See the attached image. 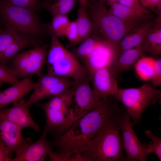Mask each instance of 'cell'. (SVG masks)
Here are the masks:
<instances>
[{"instance_id":"6da1fadb","label":"cell","mask_w":161,"mask_h":161,"mask_svg":"<svg viewBox=\"0 0 161 161\" xmlns=\"http://www.w3.org/2000/svg\"><path fill=\"white\" fill-rule=\"evenodd\" d=\"M114 96L100 99L95 106L75 122L65 131L51 142L57 154L55 161H71V157L81 153L119 107Z\"/></svg>"},{"instance_id":"7a4b0ae2","label":"cell","mask_w":161,"mask_h":161,"mask_svg":"<svg viewBox=\"0 0 161 161\" xmlns=\"http://www.w3.org/2000/svg\"><path fill=\"white\" fill-rule=\"evenodd\" d=\"M119 108L80 153L88 161H126L120 126Z\"/></svg>"},{"instance_id":"3957f363","label":"cell","mask_w":161,"mask_h":161,"mask_svg":"<svg viewBox=\"0 0 161 161\" xmlns=\"http://www.w3.org/2000/svg\"><path fill=\"white\" fill-rule=\"evenodd\" d=\"M72 87L63 92L49 98L47 102L36 105L44 111L46 118L45 129L57 138L65 131L78 119L72 108Z\"/></svg>"},{"instance_id":"277c9868","label":"cell","mask_w":161,"mask_h":161,"mask_svg":"<svg viewBox=\"0 0 161 161\" xmlns=\"http://www.w3.org/2000/svg\"><path fill=\"white\" fill-rule=\"evenodd\" d=\"M114 97L123 104L132 119L133 126L140 123L147 108L160 102L161 92L153 85L146 83L138 88H119Z\"/></svg>"},{"instance_id":"5b68a950","label":"cell","mask_w":161,"mask_h":161,"mask_svg":"<svg viewBox=\"0 0 161 161\" xmlns=\"http://www.w3.org/2000/svg\"><path fill=\"white\" fill-rule=\"evenodd\" d=\"M89 13L93 24L99 28L105 39L116 47L125 35L142 23L120 19L111 13L104 2L101 1L92 6Z\"/></svg>"},{"instance_id":"8992f818","label":"cell","mask_w":161,"mask_h":161,"mask_svg":"<svg viewBox=\"0 0 161 161\" xmlns=\"http://www.w3.org/2000/svg\"><path fill=\"white\" fill-rule=\"evenodd\" d=\"M0 17L5 24L13 25L20 33L37 37L41 35L44 27L35 11L0 0Z\"/></svg>"},{"instance_id":"52a82bcc","label":"cell","mask_w":161,"mask_h":161,"mask_svg":"<svg viewBox=\"0 0 161 161\" xmlns=\"http://www.w3.org/2000/svg\"><path fill=\"white\" fill-rule=\"evenodd\" d=\"M48 50L47 45H41L16 55L12 58V68L18 78L41 75L47 62Z\"/></svg>"},{"instance_id":"ba28073f","label":"cell","mask_w":161,"mask_h":161,"mask_svg":"<svg viewBox=\"0 0 161 161\" xmlns=\"http://www.w3.org/2000/svg\"><path fill=\"white\" fill-rule=\"evenodd\" d=\"M131 118L125 108L122 106L120 126L126 161L134 159L138 161H146L148 156L146 148L137 137Z\"/></svg>"},{"instance_id":"9c48e42d","label":"cell","mask_w":161,"mask_h":161,"mask_svg":"<svg viewBox=\"0 0 161 161\" xmlns=\"http://www.w3.org/2000/svg\"><path fill=\"white\" fill-rule=\"evenodd\" d=\"M88 75L74 81L72 90V108L76 117L78 119L93 108L100 100L95 96Z\"/></svg>"},{"instance_id":"30bf717a","label":"cell","mask_w":161,"mask_h":161,"mask_svg":"<svg viewBox=\"0 0 161 161\" xmlns=\"http://www.w3.org/2000/svg\"><path fill=\"white\" fill-rule=\"evenodd\" d=\"M116 47L107 40H97L90 55L84 61L90 78L97 70L110 67L115 60Z\"/></svg>"},{"instance_id":"8fae6325","label":"cell","mask_w":161,"mask_h":161,"mask_svg":"<svg viewBox=\"0 0 161 161\" xmlns=\"http://www.w3.org/2000/svg\"><path fill=\"white\" fill-rule=\"evenodd\" d=\"M28 100L22 99L13 103L10 107L0 109V120L7 121L23 127H30L36 131H40L38 124L33 120Z\"/></svg>"},{"instance_id":"7c38bea8","label":"cell","mask_w":161,"mask_h":161,"mask_svg":"<svg viewBox=\"0 0 161 161\" xmlns=\"http://www.w3.org/2000/svg\"><path fill=\"white\" fill-rule=\"evenodd\" d=\"M47 74L71 78L74 81L88 75L85 67L70 52L64 58L47 67Z\"/></svg>"},{"instance_id":"4fadbf2b","label":"cell","mask_w":161,"mask_h":161,"mask_svg":"<svg viewBox=\"0 0 161 161\" xmlns=\"http://www.w3.org/2000/svg\"><path fill=\"white\" fill-rule=\"evenodd\" d=\"M90 78L95 94L99 100L114 97L119 89L116 76L109 67L97 70Z\"/></svg>"},{"instance_id":"5bb4252c","label":"cell","mask_w":161,"mask_h":161,"mask_svg":"<svg viewBox=\"0 0 161 161\" xmlns=\"http://www.w3.org/2000/svg\"><path fill=\"white\" fill-rule=\"evenodd\" d=\"M23 129L9 121L0 120V139L5 143L10 156L14 153L18 155L26 145L32 143L31 139L23 137L21 133Z\"/></svg>"},{"instance_id":"9a60e30c","label":"cell","mask_w":161,"mask_h":161,"mask_svg":"<svg viewBox=\"0 0 161 161\" xmlns=\"http://www.w3.org/2000/svg\"><path fill=\"white\" fill-rule=\"evenodd\" d=\"M47 130L44 128L41 137L36 141L26 145L13 161H44L53 151L51 142L46 138Z\"/></svg>"},{"instance_id":"2e32d148","label":"cell","mask_w":161,"mask_h":161,"mask_svg":"<svg viewBox=\"0 0 161 161\" xmlns=\"http://www.w3.org/2000/svg\"><path fill=\"white\" fill-rule=\"evenodd\" d=\"M155 21L156 19L152 18L144 21L125 35L116 47L114 61L125 51L142 44L154 26Z\"/></svg>"},{"instance_id":"e0dca14e","label":"cell","mask_w":161,"mask_h":161,"mask_svg":"<svg viewBox=\"0 0 161 161\" xmlns=\"http://www.w3.org/2000/svg\"><path fill=\"white\" fill-rule=\"evenodd\" d=\"M37 86L31 75L24 78L4 90L0 91V109L23 98L26 94L35 89Z\"/></svg>"},{"instance_id":"ac0fdd59","label":"cell","mask_w":161,"mask_h":161,"mask_svg":"<svg viewBox=\"0 0 161 161\" xmlns=\"http://www.w3.org/2000/svg\"><path fill=\"white\" fill-rule=\"evenodd\" d=\"M147 53L142 44L125 51L109 67L116 76L131 68L140 57Z\"/></svg>"},{"instance_id":"d6986e66","label":"cell","mask_w":161,"mask_h":161,"mask_svg":"<svg viewBox=\"0 0 161 161\" xmlns=\"http://www.w3.org/2000/svg\"><path fill=\"white\" fill-rule=\"evenodd\" d=\"M41 41L36 37L21 34L0 55V65H6L8 61L23 49L37 47L41 45Z\"/></svg>"},{"instance_id":"ffe728a7","label":"cell","mask_w":161,"mask_h":161,"mask_svg":"<svg viewBox=\"0 0 161 161\" xmlns=\"http://www.w3.org/2000/svg\"><path fill=\"white\" fill-rule=\"evenodd\" d=\"M109 10L114 15L127 21L142 22L153 18L151 14H145L118 2L110 6Z\"/></svg>"},{"instance_id":"44dd1931","label":"cell","mask_w":161,"mask_h":161,"mask_svg":"<svg viewBox=\"0 0 161 161\" xmlns=\"http://www.w3.org/2000/svg\"><path fill=\"white\" fill-rule=\"evenodd\" d=\"M147 53L156 55L161 53V14L142 43Z\"/></svg>"},{"instance_id":"7402d4cb","label":"cell","mask_w":161,"mask_h":161,"mask_svg":"<svg viewBox=\"0 0 161 161\" xmlns=\"http://www.w3.org/2000/svg\"><path fill=\"white\" fill-rule=\"evenodd\" d=\"M86 10L80 5L78 10L77 18L75 20L78 31L77 44L90 37L93 29V23Z\"/></svg>"},{"instance_id":"603a6c76","label":"cell","mask_w":161,"mask_h":161,"mask_svg":"<svg viewBox=\"0 0 161 161\" xmlns=\"http://www.w3.org/2000/svg\"><path fill=\"white\" fill-rule=\"evenodd\" d=\"M65 78L47 74H41L39 76L37 88L34 90L32 94L28 100V103L31 106L37 102L38 97L42 94L49 89L54 85L57 83Z\"/></svg>"},{"instance_id":"cb8c5ba5","label":"cell","mask_w":161,"mask_h":161,"mask_svg":"<svg viewBox=\"0 0 161 161\" xmlns=\"http://www.w3.org/2000/svg\"><path fill=\"white\" fill-rule=\"evenodd\" d=\"M49 31L51 37V43L47 57V67L63 58L69 52L62 45L58 37L51 30Z\"/></svg>"},{"instance_id":"d4e9b609","label":"cell","mask_w":161,"mask_h":161,"mask_svg":"<svg viewBox=\"0 0 161 161\" xmlns=\"http://www.w3.org/2000/svg\"><path fill=\"white\" fill-rule=\"evenodd\" d=\"M155 60L152 58L143 56L139 59L135 65L136 71L142 79H151L153 76Z\"/></svg>"},{"instance_id":"484cf974","label":"cell","mask_w":161,"mask_h":161,"mask_svg":"<svg viewBox=\"0 0 161 161\" xmlns=\"http://www.w3.org/2000/svg\"><path fill=\"white\" fill-rule=\"evenodd\" d=\"M77 0H57L52 3L47 1L43 4L44 7L51 14L52 16L66 15L74 7Z\"/></svg>"},{"instance_id":"4316f807","label":"cell","mask_w":161,"mask_h":161,"mask_svg":"<svg viewBox=\"0 0 161 161\" xmlns=\"http://www.w3.org/2000/svg\"><path fill=\"white\" fill-rule=\"evenodd\" d=\"M6 28L0 31V55L21 34L10 24H6Z\"/></svg>"},{"instance_id":"83f0119b","label":"cell","mask_w":161,"mask_h":161,"mask_svg":"<svg viewBox=\"0 0 161 161\" xmlns=\"http://www.w3.org/2000/svg\"><path fill=\"white\" fill-rule=\"evenodd\" d=\"M74 83V81L71 80L70 78H65L41 95L37 99V102L43 99L48 98H49L53 96L63 92L71 87Z\"/></svg>"},{"instance_id":"f1b7e54d","label":"cell","mask_w":161,"mask_h":161,"mask_svg":"<svg viewBox=\"0 0 161 161\" xmlns=\"http://www.w3.org/2000/svg\"><path fill=\"white\" fill-rule=\"evenodd\" d=\"M70 21L66 15H56L52 16L47 27L48 30L52 31L58 37L63 36Z\"/></svg>"},{"instance_id":"f546056e","label":"cell","mask_w":161,"mask_h":161,"mask_svg":"<svg viewBox=\"0 0 161 161\" xmlns=\"http://www.w3.org/2000/svg\"><path fill=\"white\" fill-rule=\"evenodd\" d=\"M97 41L90 37L81 43L79 46L71 52L78 60L79 59L83 61L94 49Z\"/></svg>"},{"instance_id":"4dcf8cb0","label":"cell","mask_w":161,"mask_h":161,"mask_svg":"<svg viewBox=\"0 0 161 161\" xmlns=\"http://www.w3.org/2000/svg\"><path fill=\"white\" fill-rule=\"evenodd\" d=\"M146 137L151 140L149 143L144 144L146 153L148 155L154 153L157 155L159 161L161 160V139L155 135L150 130L145 131Z\"/></svg>"},{"instance_id":"1f68e13d","label":"cell","mask_w":161,"mask_h":161,"mask_svg":"<svg viewBox=\"0 0 161 161\" xmlns=\"http://www.w3.org/2000/svg\"><path fill=\"white\" fill-rule=\"evenodd\" d=\"M19 81L13 68H9L6 65H0V83H4L13 84Z\"/></svg>"},{"instance_id":"d6a6232c","label":"cell","mask_w":161,"mask_h":161,"mask_svg":"<svg viewBox=\"0 0 161 161\" xmlns=\"http://www.w3.org/2000/svg\"><path fill=\"white\" fill-rule=\"evenodd\" d=\"M64 36L67 37L72 44H77L78 31L75 21H70L65 32Z\"/></svg>"},{"instance_id":"836d02e7","label":"cell","mask_w":161,"mask_h":161,"mask_svg":"<svg viewBox=\"0 0 161 161\" xmlns=\"http://www.w3.org/2000/svg\"><path fill=\"white\" fill-rule=\"evenodd\" d=\"M117 2L145 14H151L148 9L143 6L140 0H118Z\"/></svg>"},{"instance_id":"e575fe53","label":"cell","mask_w":161,"mask_h":161,"mask_svg":"<svg viewBox=\"0 0 161 161\" xmlns=\"http://www.w3.org/2000/svg\"><path fill=\"white\" fill-rule=\"evenodd\" d=\"M153 86L154 87L161 85V59L155 60L154 72L151 78Z\"/></svg>"},{"instance_id":"d590c367","label":"cell","mask_w":161,"mask_h":161,"mask_svg":"<svg viewBox=\"0 0 161 161\" xmlns=\"http://www.w3.org/2000/svg\"><path fill=\"white\" fill-rule=\"evenodd\" d=\"M14 5L27 8L34 11L37 8V0H6Z\"/></svg>"},{"instance_id":"8d00e7d4","label":"cell","mask_w":161,"mask_h":161,"mask_svg":"<svg viewBox=\"0 0 161 161\" xmlns=\"http://www.w3.org/2000/svg\"><path fill=\"white\" fill-rule=\"evenodd\" d=\"M0 161H13L5 142L0 139Z\"/></svg>"},{"instance_id":"74e56055","label":"cell","mask_w":161,"mask_h":161,"mask_svg":"<svg viewBox=\"0 0 161 161\" xmlns=\"http://www.w3.org/2000/svg\"><path fill=\"white\" fill-rule=\"evenodd\" d=\"M82 6L86 9L87 7V0H77Z\"/></svg>"},{"instance_id":"f35d334b","label":"cell","mask_w":161,"mask_h":161,"mask_svg":"<svg viewBox=\"0 0 161 161\" xmlns=\"http://www.w3.org/2000/svg\"><path fill=\"white\" fill-rule=\"evenodd\" d=\"M117 1L118 0H104V1H106L107 4L110 6L117 3Z\"/></svg>"},{"instance_id":"ab89813d","label":"cell","mask_w":161,"mask_h":161,"mask_svg":"<svg viewBox=\"0 0 161 161\" xmlns=\"http://www.w3.org/2000/svg\"><path fill=\"white\" fill-rule=\"evenodd\" d=\"M140 3L144 7V6L149 1V0H140Z\"/></svg>"},{"instance_id":"60d3db41","label":"cell","mask_w":161,"mask_h":161,"mask_svg":"<svg viewBox=\"0 0 161 161\" xmlns=\"http://www.w3.org/2000/svg\"><path fill=\"white\" fill-rule=\"evenodd\" d=\"M2 30H3V29L1 27L0 25V31H1Z\"/></svg>"},{"instance_id":"b9f144b4","label":"cell","mask_w":161,"mask_h":161,"mask_svg":"<svg viewBox=\"0 0 161 161\" xmlns=\"http://www.w3.org/2000/svg\"><path fill=\"white\" fill-rule=\"evenodd\" d=\"M2 85V83H0V87Z\"/></svg>"},{"instance_id":"7bdbcfd3","label":"cell","mask_w":161,"mask_h":161,"mask_svg":"<svg viewBox=\"0 0 161 161\" xmlns=\"http://www.w3.org/2000/svg\"><path fill=\"white\" fill-rule=\"evenodd\" d=\"M100 1H103V2H104V0H100Z\"/></svg>"}]
</instances>
